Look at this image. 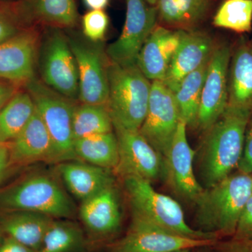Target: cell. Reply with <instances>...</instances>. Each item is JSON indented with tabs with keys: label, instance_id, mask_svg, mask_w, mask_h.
<instances>
[{
	"label": "cell",
	"instance_id": "cell-1",
	"mask_svg": "<svg viewBox=\"0 0 252 252\" xmlns=\"http://www.w3.org/2000/svg\"><path fill=\"white\" fill-rule=\"evenodd\" d=\"M252 113L227 106L218 120L205 132L199 154V175L204 189L216 185L238 168Z\"/></svg>",
	"mask_w": 252,
	"mask_h": 252
},
{
	"label": "cell",
	"instance_id": "cell-2",
	"mask_svg": "<svg viewBox=\"0 0 252 252\" xmlns=\"http://www.w3.org/2000/svg\"><path fill=\"white\" fill-rule=\"evenodd\" d=\"M11 211L34 212L71 220L77 209L54 175L36 170L0 186V213Z\"/></svg>",
	"mask_w": 252,
	"mask_h": 252
},
{
	"label": "cell",
	"instance_id": "cell-3",
	"mask_svg": "<svg viewBox=\"0 0 252 252\" xmlns=\"http://www.w3.org/2000/svg\"><path fill=\"white\" fill-rule=\"evenodd\" d=\"M252 195V175L238 171L204 189L195 202L202 231L233 237L242 212Z\"/></svg>",
	"mask_w": 252,
	"mask_h": 252
},
{
	"label": "cell",
	"instance_id": "cell-4",
	"mask_svg": "<svg viewBox=\"0 0 252 252\" xmlns=\"http://www.w3.org/2000/svg\"><path fill=\"white\" fill-rule=\"evenodd\" d=\"M122 179L133 216L148 220L186 238L218 240L220 237L215 233L195 230L189 226L180 204L170 197L157 192L149 181L134 176Z\"/></svg>",
	"mask_w": 252,
	"mask_h": 252
},
{
	"label": "cell",
	"instance_id": "cell-5",
	"mask_svg": "<svg viewBox=\"0 0 252 252\" xmlns=\"http://www.w3.org/2000/svg\"><path fill=\"white\" fill-rule=\"evenodd\" d=\"M107 72V107L112 122L130 130H140L148 108L152 81L137 64L121 65L109 61Z\"/></svg>",
	"mask_w": 252,
	"mask_h": 252
},
{
	"label": "cell",
	"instance_id": "cell-6",
	"mask_svg": "<svg viewBox=\"0 0 252 252\" xmlns=\"http://www.w3.org/2000/svg\"><path fill=\"white\" fill-rule=\"evenodd\" d=\"M49 131L54 149V163L77 160L74 151L72 117L78 101L72 100L34 77L24 86Z\"/></svg>",
	"mask_w": 252,
	"mask_h": 252
},
{
	"label": "cell",
	"instance_id": "cell-7",
	"mask_svg": "<svg viewBox=\"0 0 252 252\" xmlns=\"http://www.w3.org/2000/svg\"><path fill=\"white\" fill-rule=\"evenodd\" d=\"M37 65L42 82L59 94L78 101L77 64L68 36L62 30L49 28L46 32L41 41Z\"/></svg>",
	"mask_w": 252,
	"mask_h": 252
},
{
	"label": "cell",
	"instance_id": "cell-8",
	"mask_svg": "<svg viewBox=\"0 0 252 252\" xmlns=\"http://www.w3.org/2000/svg\"><path fill=\"white\" fill-rule=\"evenodd\" d=\"M79 72L81 103L107 105L109 97V58L101 42L67 36Z\"/></svg>",
	"mask_w": 252,
	"mask_h": 252
},
{
	"label": "cell",
	"instance_id": "cell-9",
	"mask_svg": "<svg viewBox=\"0 0 252 252\" xmlns=\"http://www.w3.org/2000/svg\"><path fill=\"white\" fill-rule=\"evenodd\" d=\"M126 15L122 34L109 44L110 62L121 65L137 64L142 46L157 25V9L145 0H126Z\"/></svg>",
	"mask_w": 252,
	"mask_h": 252
},
{
	"label": "cell",
	"instance_id": "cell-10",
	"mask_svg": "<svg viewBox=\"0 0 252 252\" xmlns=\"http://www.w3.org/2000/svg\"><path fill=\"white\" fill-rule=\"evenodd\" d=\"M180 120L173 91L161 81H152L147 114L139 131L163 159Z\"/></svg>",
	"mask_w": 252,
	"mask_h": 252
},
{
	"label": "cell",
	"instance_id": "cell-11",
	"mask_svg": "<svg viewBox=\"0 0 252 252\" xmlns=\"http://www.w3.org/2000/svg\"><path fill=\"white\" fill-rule=\"evenodd\" d=\"M112 122L119 147V163L114 171L115 175L122 178L134 176L152 183L165 173L163 158L140 131L130 130Z\"/></svg>",
	"mask_w": 252,
	"mask_h": 252
},
{
	"label": "cell",
	"instance_id": "cell-12",
	"mask_svg": "<svg viewBox=\"0 0 252 252\" xmlns=\"http://www.w3.org/2000/svg\"><path fill=\"white\" fill-rule=\"evenodd\" d=\"M217 241L186 238L132 215L127 233L113 245L111 252H172L211 247Z\"/></svg>",
	"mask_w": 252,
	"mask_h": 252
},
{
	"label": "cell",
	"instance_id": "cell-13",
	"mask_svg": "<svg viewBox=\"0 0 252 252\" xmlns=\"http://www.w3.org/2000/svg\"><path fill=\"white\" fill-rule=\"evenodd\" d=\"M232 50L228 44L215 46L209 60L196 127L206 132L228 106V68Z\"/></svg>",
	"mask_w": 252,
	"mask_h": 252
},
{
	"label": "cell",
	"instance_id": "cell-14",
	"mask_svg": "<svg viewBox=\"0 0 252 252\" xmlns=\"http://www.w3.org/2000/svg\"><path fill=\"white\" fill-rule=\"evenodd\" d=\"M41 36L36 26L0 44V79L24 87L35 77Z\"/></svg>",
	"mask_w": 252,
	"mask_h": 252
},
{
	"label": "cell",
	"instance_id": "cell-15",
	"mask_svg": "<svg viewBox=\"0 0 252 252\" xmlns=\"http://www.w3.org/2000/svg\"><path fill=\"white\" fill-rule=\"evenodd\" d=\"M187 127L181 119L164 162L165 174L176 193L195 203L205 189L197 180L194 172L195 152L189 145Z\"/></svg>",
	"mask_w": 252,
	"mask_h": 252
},
{
	"label": "cell",
	"instance_id": "cell-16",
	"mask_svg": "<svg viewBox=\"0 0 252 252\" xmlns=\"http://www.w3.org/2000/svg\"><path fill=\"white\" fill-rule=\"evenodd\" d=\"M79 215L91 234L98 238H110L122 225V209L115 185L81 202Z\"/></svg>",
	"mask_w": 252,
	"mask_h": 252
},
{
	"label": "cell",
	"instance_id": "cell-17",
	"mask_svg": "<svg viewBox=\"0 0 252 252\" xmlns=\"http://www.w3.org/2000/svg\"><path fill=\"white\" fill-rule=\"evenodd\" d=\"M215 48L207 34L181 30L180 46L162 82L175 93L186 77L210 59Z\"/></svg>",
	"mask_w": 252,
	"mask_h": 252
},
{
	"label": "cell",
	"instance_id": "cell-18",
	"mask_svg": "<svg viewBox=\"0 0 252 252\" xmlns=\"http://www.w3.org/2000/svg\"><path fill=\"white\" fill-rule=\"evenodd\" d=\"M8 144L11 165L14 169L36 162L54 163L52 140L36 109L19 135Z\"/></svg>",
	"mask_w": 252,
	"mask_h": 252
},
{
	"label": "cell",
	"instance_id": "cell-19",
	"mask_svg": "<svg viewBox=\"0 0 252 252\" xmlns=\"http://www.w3.org/2000/svg\"><path fill=\"white\" fill-rule=\"evenodd\" d=\"M56 168L68 191L81 202L115 185L113 170L81 160L59 162Z\"/></svg>",
	"mask_w": 252,
	"mask_h": 252
},
{
	"label": "cell",
	"instance_id": "cell-20",
	"mask_svg": "<svg viewBox=\"0 0 252 252\" xmlns=\"http://www.w3.org/2000/svg\"><path fill=\"white\" fill-rule=\"evenodd\" d=\"M180 41L181 30L156 26L142 46L137 61V66L149 80H164Z\"/></svg>",
	"mask_w": 252,
	"mask_h": 252
},
{
	"label": "cell",
	"instance_id": "cell-21",
	"mask_svg": "<svg viewBox=\"0 0 252 252\" xmlns=\"http://www.w3.org/2000/svg\"><path fill=\"white\" fill-rule=\"evenodd\" d=\"M16 5L28 26L72 28L79 17L74 0H23Z\"/></svg>",
	"mask_w": 252,
	"mask_h": 252
},
{
	"label": "cell",
	"instance_id": "cell-22",
	"mask_svg": "<svg viewBox=\"0 0 252 252\" xmlns=\"http://www.w3.org/2000/svg\"><path fill=\"white\" fill-rule=\"evenodd\" d=\"M228 106L252 112V45L240 41L228 68Z\"/></svg>",
	"mask_w": 252,
	"mask_h": 252
},
{
	"label": "cell",
	"instance_id": "cell-23",
	"mask_svg": "<svg viewBox=\"0 0 252 252\" xmlns=\"http://www.w3.org/2000/svg\"><path fill=\"white\" fill-rule=\"evenodd\" d=\"M54 220L49 215L34 212H1L0 227L5 236L38 252Z\"/></svg>",
	"mask_w": 252,
	"mask_h": 252
},
{
	"label": "cell",
	"instance_id": "cell-24",
	"mask_svg": "<svg viewBox=\"0 0 252 252\" xmlns=\"http://www.w3.org/2000/svg\"><path fill=\"white\" fill-rule=\"evenodd\" d=\"M77 160L113 170L119 163V147L114 131L74 140Z\"/></svg>",
	"mask_w": 252,
	"mask_h": 252
},
{
	"label": "cell",
	"instance_id": "cell-25",
	"mask_svg": "<svg viewBox=\"0 0 252 252\" xmlns=\"http://www.w3.org/2000/svg\"><path fill=\"white\" fill-rule=\"evenodd\" d=\"M36 110L31 94L21 88L0 110V144L14 140L30 122Z\"/></svg>",
	"mask_w": 252,
	"mask_h": 252
},
{
	"label": "cell",
	"instance_id": "cell-26",
	"mask_svg": "<svg viewBox=\"0 0 252 252\" xmlns=\"http://www.w3.org/2000/svg\"><path fill=\"white\" fill-rule=\"evenodd\" d=\"M210 0H158V18L167 26L187 31L202 21Z\"/></svg>",
	"mask_w": 252,
	"mask_h": 252
},
{
	"label": "cell",
	"instance_id": "cell-27",
	"mask_svg": "<svg viewBox=\"0 0 252 252\" xmlns=\"http://www.w3.org/2000/svg\"><path fill=\"white\" fill-rule=\"evenodd\" d=\"M209 60L201 67L186 77L174 93L181 119L184 121L187 127H194L197 126L202 91Z\"/></svg>",
	"mask_w": 252,
	"mask_h": 252
},
{
	"label": "cell",
	"instance_id": "cell-28",
	"mask_svg": "<svg viewBox=\"0 0 252 252\" xmlns=\"http://www.w3.org/2000/svg\"><path fill=\"white\" fill-rule=\"evenodd\" d=\"M112 131L114 126L107 105L77 102L72 117L74 140Z\"/></svg>",
	"mask_w": 252,
	"mask_h": 252
},
{
	"label": "cell",
	"instance_id": "cell-29",
	"mask_svg": "<svg viewBox=\"0 0 252 252\" xmlns=\"http://www.w3.org/2000/svg\"><path fill=\"white\" fill-rule=\"evenodd\" d=\"M85 246L84 232L70 220L55 219L38 252H81Z\"/></svg>",
	"mask_w": 252,
	"mask_h": 252
},
{
	"label": "cell",
	"instance_id": "cell-30",
	"mask_svg": "<svg viewBox=\"0 0 252 252\" xmlns=\"http://www.w3.org/2000/svg\"><path fill=\"white\" fill-rule=\"evenodd\" d=\"M216 27L248 32L252 26V0H225L215 14Z\"/></svg>",
	"mask_w": 252,
	"mask_h": 252
},
{
	"label": "cell",
	"instance_id": "cell-31",
	"mask_svg": "<svg viewBox=\"0 0 252 252\" xmlns=\"http://www.w3.org/2000/svg\"><path fill=\"white\" fill-rule=\"evenodd\" d=\"M28 26L24 22L16 4H0V44L13 37Z\"/></svg>",
	"mask_w": 252,
	"mask_h": 252
},
{
	"label": "cell",
	"instance_id": "cell-32",
	"mask_svg": "<svg viewBox=\"0 0 252 252\" xmlns=\"http://www.w3.org/2000/svg\"><path fill=\"white\" fill-rule=\"evenodd\" d=\"M83 34L88 40L101 42L109 26V18L104 10H90L82 17Z\"/></svg>",
	"mask_w": 252,
	"mask_h": 252
},
{
	"label": "cell",
	"instance_id": "cell-33",
	"mask_svg": "<svg viewBox=\"0 0 252 252\" xmlns=\"http://www.w3.org/2000/svg\"><path fill=\"white\" fill-rule=\"evenodd\" d=\"M210 248L212 252H252V239L231 237L225 241H217Z\"/></svg>",
	"mask_w": 252,
	"mask_h": 252
},
{
	"label": "cell",
	"instance_id": "cell-34",
	"mask_svg": "<svg viewBox=\"0 0 252 252\" xmlns=\"http://www.w3.org/2000/svg\"><path fill=\"white\" fill-rule=\"evenodd\" d=\"M238 169L243 173L252 174V113L247 126L243 157Z\"/></svg>",
	"mask_w": 252,
	"mask_h": 252
},
{
	"label": "cell",
	"instance_id": "cell-35",
	"mask_svg": "<svg viewBox=\"0 0 252 252\" xmlns=\"http://www.w3.org/2000/svg\"><path fill=\"white\" fill-rule=\"evenodd\" d=\"M233 237L236 238L252 239V195L244 207L236 231Z\"/></svg>",
	"mask_w": 252,
	"mask_h": 252
},
{
	"label": "cell",
	"instance_id": "cell-36",
	"mask_svg": "<svg viewBox=\"0 0 252 252\" xmlns=\"http://www.w3.org/2000/svg\"><path fill=\"white\" fill-rule=\"evenodd\" d=\"M14 170L11 165L9 144H0V185Z\"/></svg>",
	"mask_w": 252,
	"mask_h": 252
},
{
	"label": "cell",
	"instance_id": "cell-37",
	"mask_svg": "<svg viewBox=\"0 0 252 252\" xmlns=\"http://www.w3.org/2000/svg\"><path fill=\"white\" fill-rule=\"evenodd\" d=\"M21 88L11 81L0 79V110Z\"/></svg>",
	"mask_w": 252,
	"mask_h": 252
},
{
	"label": "cell",
	"instance_id": "cell-38",
	"mask_svg": "<svg viewBox=\"0 0 252 252\" xmlns=\"http://www.w3.org/2000/svg\"><path fill=\"white\" fill-rule=\"evenodd\" d=\"M0 252H38L28 248L23 244L18 243L14 239L5 236L0 245Z\"/></svg>",
	"mask_w": 252,
	"mask_h": 252
},
{
	"label": "cell",
	"instance_id": "cell-39",
	"mask_svg": "<svg viewBox=\"0 0 252 252\" xmlns=\"http://www.w3.org/2000/svg\"><path fill=\"white\" fill-rule=\"evenodd\" d=\"M84 4L90 10H104L109 0H84Z\"/></svg>",
	"mask_w": 252,
	"mask_h": 252
},
{
	"label": "cell",
	"instance_id": "cell-40",
	"mask_svg": "<svg viewBox=\"0 0 252 252\" xmlns=\"http://www.w3.org/2000/svg\"><path fill=\"white\" fill-rule=\"evenodd\" d=\"M197 252H212V250L210 247H205V248H201V250H198Z\"/></svg>",
	"mask_w": 252,
	"mask_h": 252
},
{
	"label": "cell",
	"instance_id": "cell-41",
	"mask_svg": "<svg viewBox=\"0 0 252 252\" xmlns=\"http://www.w3.org/2000/svg\"><path fill=\"white\" fill-rule=\"evenodd\" d=\"M5 238L4 233H3L2 230H1V227H0V245L2 243L3 240Z\"/></svg>",
	"mask_w": 252,
	"mask_h": 252
},
{
	"label": "cell",
	"instance_id": "cell-42",
	"mask_svg": "<svg viewBox=\"0 0 252 252\" xmlns=\"http://www.w3.org/2000/svg\"><path fill=\"white\" fill-rule=\"evenodd\" d=\"M149 4L152 5V6H156L158 0H145Z\"/></svg>",
	"mask_w": 252,
	"mask_h": 252
},
{
	"label": "cell",
	"instance_id": "cell-43",
	"mask_svg": "<svg viewBox=\"0 0 252 252\" xmlns=\"http://www.w3.org/2000/svg\"><path fill=\"white\" fill-rule=\"evenodd\" d=\"M191 250L190 249H185V250H177V251L172 252H191Z\"/></svg>",
	"mask_w": 252,
	"mask_h": 252
},
{
	"label": "cell",
	"instance_id": "cell-44",
	"mask_svg": "<svg viewBox=\"0 0 252 252\" xmlns=\"http://www.w3.org/2000/svg\"><path fill=\"white\" fill-rule=\"evenodd\" d=\"M1 2H2V1H0V4H1Z\"/></svg>",
	"mask_w": 252,
	"mask_h": 252
},
{
	"label": "cell",
	"instance_id": "cell-45",
	"mask_svg": "<svg viewBox=\"0 0 252 252\" xmlns=\"http://www.w3.org/2000/svg\"></svg>",
	"mask_w": 252,
	"mask_h": 252
}]
</instances>
